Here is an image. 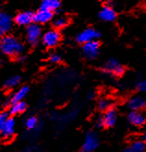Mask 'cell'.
Masks as SVG:
<instances>
[{"instance_id": "20", "label": "cell", "mask_w": 146, "mask_h": 152, "mask_svg": "<svg viewBox=\"0 0 146 152\" xmlns=\"http://www.w3.org/2000/svg\"><path fill=\"white\" fill-rule=\"evenodd\" d=\"M21 81L20 76L19 75H13L10 76L9 78H7L5 82V87L7 88H13V87H16L17 86L20 85V83Z\"/></svg>"}, {"instance_id": "27", "label": "cell", "mask_w": 146, "mask_h": 152, "mask_svg": "<svg viewBox=\"0 0 146 152\" xmlns=\"http://www.w3.org/2000/svg\"><path fill=\"white\" fill-rule=\"evenodd\" d=\"M96 126L97 127H102L104 125V121H103V118H99L97 121H96V123H95Z\"/></svg>"}, {"instance_id": "28", "label": "cell", "mask_w": 146, "mask_h": 152, "mask_svg": "<svg viewBox=\"0 0 146 152\" xmlns=\"http://www.w3.org/2000/svg\"><path fill=\"white\" fill-rule=\"evenodd\" d=\"M17 58H18V60H19L20 62V61H21V62H23L24 60L26 59V57H25V56H23L22 54H21V55H20V56H18Z\"/></svg>"}, {"instance_id": "15", "label": "cell", "mask_w": 146, "mask_h": 152, "mask_svg": "<svg viewBox=\"0 0 146 152\" xmlns=\"http://www.w3.org/2000/svg\"><path fill=\"white\" fill-rule=\"evenodd\" d=\"M117 121V113L114 110H106V112L103 117V121H104V125L106 127H111L115 124H116Z\"/></svg>"}, {"instance_id": "2", "label": "cell", "mask_w": 146, "mask_h": 152, "mask_svg": "<svg viewBox=\"0 0 146 152\" xmlns=\"http://www.w3.org/2000/svg\"><path fill=\"white\" fill-rule=\"evenodd\" d=\"M42 35V28L39 23L33 22L27 26L26 29V38L29 44L32 45H36L39 42Z\"/></svg>"}, {"instance_id": "29", "label": "cell", "mask_w": 146, "mask_h": 152, "mask_svg": "<svg viewBox=\"0 0 146 152\" xmlns=\"http://www.w3.org/2000/svg\"><path fill=\"white\" fill-rule=\"evenodd\" d=\"M142 138H143V141H144V143L146 144V133L143 134V137H142Z\"/></svg>"}, {"instance_id": "4", "label": "cell", "mask_w": 146, "mask_h": 152, "mask_svg": "<svg viewBox=\"0 0 146 152\" xmlns=\"http://www.w3.org/2000/svg\"><path fill=\"white\" fill-rule=\"evenodd\" d=\"M12 18L9 14L0 10V37L7 34L12 28Z\"/></svg>"}, {"instance_id": "25", "label": "cell", "mask_w": 146, "mask_h": 152, "mask_svg": "<svg viewBox=\"0 0 146 152\" xmlns=\"http://www.w3.org/2000/svg\"><path fill=\"white\" fill-rule=\"evenodd\" d=\"M49 61L51 63H58L61 61V57L58 54H52L49 58Z\"/></svg>"}, {"instance_id": "23", "label": "cell", "mask_w": 146, "mask_h": 152, "mask_svg": "<svg viewBox=\"0 0 146 152\" xmlns=\"http://www.w3.org/2000/svg\"><path fill=\"white\" fill-rule=\"evenodd\" d=\"M7 119H9V113L6 111L0 112V133L2 132V129H3Z\"/></svg>"}, {"instance_id": "5", "label": "cell", "mask_w": 146, "mask_h": 152, "mask_svg": "<svg viewBox=\"0 0 146 152\" xmlns=\"http://www.w3.org/2000/svg\"><path fill=\"white\" fill-rule=\"evenodd\" d=\"M99 146V139L97 135L94 132L87 133L84 143L82 145V151L84 152H92L94 151Z\"/></svg>"}, {"instance_id": "30", "label": "cell", "mask_w": 146, "mask_h": 152, "mask_svg": "<svg viewBox=\"0 0 146 152\" xmlns=\"http://www.w3.org/2000/svg\"><path fill=\"white\" fill-rule=\"evenodd\" d=\"M1 55H2V51L0 50V58H1Z\"/></svg>"}, {"instance_id": "24", "label": "cell", "mask_w": 146, "mask_h": 152, "mask_svg": "<svg viewBox=\"0 0 146 152\" xmlns=\"http://www.w3.org/2000/svg\"><path fill=\"white\" fill-rule=\"evenodd\" d=\"M98 107H99L100 110H108L109 107H110V102H109V100H107V99H101L99 101Z\"/></svg>"}, {"instance_id": "8", "label": "cell", "mask_w": 146, "mask_h": 152, "mask_svg": "<svg viewBox=\"0 0 146 152\" xmlns=\"http://www.w3.org/2000/svg\"><path fill=\"white\" fill-rule=\"evenodd\" d=\"M99 36H100V34L98 31H96V30L93 28H88L79 34V35L77 36V41L79 43L84 44L90 41L96 40Z\"/></svg>"}, {"instance_id": "1", "label": "cell", "mask_w": 146, "mask_h": 152, "mask_svg": "<svg viewBox=\"0 0 146 152\" xmlns=\"http://www.w3.org/2000/svg\"><path fill=\"white\" fill-rule=\"evenodd\" d=\"M0 50L3 54L9 57H18L23 53L24 45L17 37L6 34L0 40Z\"/></svg>"}, {"instance_id": "12", "label": "cell", "mask_w": 146, "mask_h": 152, "mask_svg": "<svg viewBox=\"0 0 146 152\" xmlns=\"http://www.w3.org/2000/svg\"><path fill=\"white\" fill-rule=\"evenodd\" d=\"M33 14L31 11H23L19 13L16 17H15V23L20 26H28L29 24L33 23Z\"/></svg>"}, {"instance_id": "13", "label": "cell", "mask_w": 146, "mask_h": 152, "mask_svg": "<svg viewBox=\"0 0 146 152\" xmlns=\"http://www.w3.org/2000/svg\"><path fill=\"white\" fill-rule=\"evenodd\" d=\"M99 17L101 20L105 21H113L117 18V13L114 10V9L110 6L104 7L102 10L99 13Z\"/></svg>"}, {"instance_id": "9", "label": "cell", "mask_w": 146, "mask_h": 152, "mask_svg": "<svg viewBox=\"0 0 146 152\" xmlns=\"http://www.w3.org/2000/svg\"><path fill=\"white\" fill-rule=\"evenodd\" d=\"M53 16H54L53 11L44 9H40L36 13L33 14V20L36 23L44 24L52 20Z\"/></svg>"}, {"instance_id": "14", "label": "cell", "mask_w": 146, "mask_h": 152, "mask_svg": "<svg viewBox=\"0 0 146 152\" xmlns=\"http://www.w3.org/2000/svg\"><path fill=\"white\" fill-rule=\"evenodd\" d=\"M128 107L131 110H142L146 107V101L141 96H134L129 100Z\"/></svg>"}, {"instance_id": "7", "label": "cell", "mask_w": 146, "mask_h": 152, "mask_svg": "<svg viewBox=\"0 0 146 152\" xmlns=\"http://www.w3.org/2000/svg\"><path fill=\"white\" fill-rule=\"evenodd\" d=\"M104 70L106 73H110L115 76H119L124 72V67H123L118 60L111 58L105 63Z\"/></svg>"}, {"instance_id": "11", "label": "cell", "mask_w": 146, "mask_h": 152, "mask_svg": "<svg viewBox=\"0 0 146 152\" xmlns=\"http://www.w3.org/2000/svg\"><path fill=\"white\" fill-rule=\"evenodd\" d=\"M15 129H16V121L12 117H9L7 120L6 124L2 129V132L0 134L2 135V137L5 139H9L15 134Z\"/></svg>"}, {"instance_id": "26", "label": "cell", "mask_w": 146, "mask_h": 152, "mask_svg": "<svg viewBox=\"0 0 146 152\" xmlns=\"http://www.w3.org/2000/svg\"><path fill=\"white\" fill-rule=\"evenodd\" d=\"M138 88H139V90L141 91V92L146 93V81H142L141 83H139Z\"/></svg>"}, {"instance_id": "19", "label": "cell", "mask_w": 146, "mask_h": 152, "mask_svg": "<svg viewBox=\"0 0 146 152\" xmlns=\"http://www.w3.org/2000/svg\"><path fill=\"white\" fill-rule=\"evenodd\" d=\"M145 147H146V144L144 143L143 140L142 141L138 140V141L133 142L125 151H127V152H143L145 150Z\"/></svg>"}, {"instance_id": "6", "label": "cell", "mask_w": 146, "mask_h": 152, "mask_svg": "<svg viewBox=\"0 0 146 152\" xmlns=\"http://www.w3.org/2000/svg\"><path fill=\"white\" fill-rule=\"evenodd\" d=\"M82 52L83 55L87 58L93 59L97 57L99 52V44L95 40L84 43L82 45Z\"/></svg>"}, {"instance_id": "10", "label": "cell", "mask_w": 146, "mask_h": 152, "mask_svg": "<svg viewBox=\"0 0 146 152\" xmlns=\"http://www.w3.org/2000/svg\"><path fill=\"white\" fill-rule=\"evenodd\" d=\"M128 120L135 126H142L146 123V114L141 110H131L128 115Z\"/></svg>"}, {"instance_id": "18", "label": "cell", "mask_w": 146, "mask_h": 152, "mask_svg": "<svg viewBox=\"0 0 146 152\" xmlns=\"http://www.w3.org/2000/svg\"><path fill=\"white\" fill-rule=\"evenodd\" d=\"M29 93V87L28 86H22L20 87L17 92H15L9 99L10 104L14 103V102H18V101H21L23 100V98L28 95Z\"/></svg>"}, {"instance_id": "16", "label": "cell", "mask_w": 146, "mask_h": 152, "mask_svg": "<svg viewBox=\"0 0 146 152\" xmlns=\"http://www.w3.org/2000/svg\"><path fill=\"white\" fill-rule=\"evenodd\" d=\"M27 109V105L23 101H18V102H14L10 104V108H9V114L11 115H19V114L23 113Z\"/></svg>"}, {"instance_id": "17", "label": "cell", "mask_w": 146, "mask_h": 152, "mask_svg": "<svg viewBox=\"0 0 146 152\" xmlns=\"http://www.w3.org/2000/svg\"><path fill=\"white\" fill-rule=\"evenodd\" d=\"M61 6L60 0H41V9L57 11Z\"/></svg>"}, {"instance_id": "22", "label": "cell", "mask_w": 146, "mask_h": 152, "mask_svg": "<svg viewBox=\"0 0 146 152\" xmlns=\"http://www.w3.org/2000/svg\"><path fill=\"white\" fill-rule=\"evenodd\" d=\"M68 24V20L66 17H57L54 20L53 25L57 29H62Z\"/></svg>"}, {"instance_id": "21", "label": "cell", "mask_w": 146, "mask_h": 152, "mask_svg": "<svg viewBox=\"0 0 146 152\" xmlns=\"http://www.w3.org/2000/svg\"><path fill=\"white\" fill-rule=\"evenodd\" d=\"M24 124H25V127L28 129V130H30V131L35 130V128H37L38 126H39V123H38V120L34 116H30V117H28L25 120V121H24Z\"/></svg>"}, {"instance_id": "3", "label": "cell", "mask_w": 146, "mask_h": 152, "mask_svg": "<svg viewBox=\"0 0 146 152\" xmlns=\"http://www.w3.org/2000/svg\"><path fill=\"white\" fill-rule=\"evenodd\" d=\"M61 39V35L57 30H49L43 35V44L46 48H55L58 45Z\"/></svg>"}]
</instances>
